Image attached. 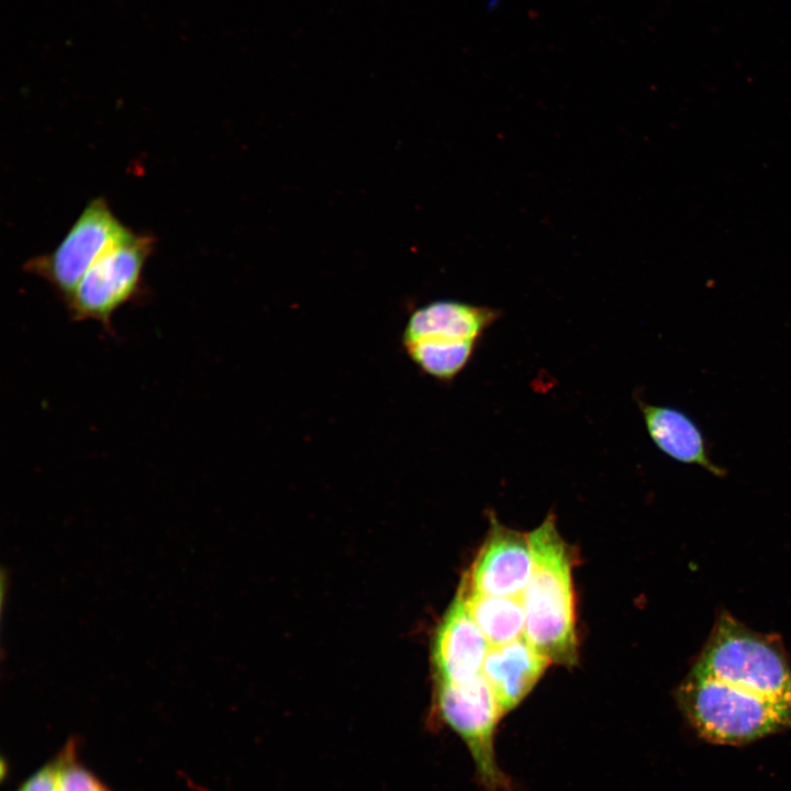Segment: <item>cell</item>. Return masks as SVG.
Masks as SVG:
<instances>
[{"label":"cell","mask_w":791,"mask_h":791,"mask_svg":"<svg viewBox=\"0 0 791 791\" xmlns=\"http://www.w3.org/2000/svg\"><path fill=\"white\" fill-rule=\"evenodd\" d=\"M533 572L521 595L524 637L550 662L577 660L572 554L550 514L528 534Z\"/></svg>","instance_id":"obj_1"},{"label":"cell","mask_w":791,"mask_h":791,"mask_svg":"<svg viewBox=\"0 0 791 791\" xmlns=\"http://www.w3.org/2000/svg\"><path fill=\"white\" fill-rule=\"evenodd\" d=\"M677 701L697 733L711 743L739 745L791 728V702L690 671Z\"/></svg>","instance_id":"obj_2"},{"label":"cell","mask_w":791,"mask_h":791,"mask_svg":"<svg viewBox=\"0 0 791 791\" xmlns=\"http://www.w3.org/2000/svg\"><path fill=\"white\" fill-rule=\"evenodd\" d=\"M691 671L791 702V667L779 642L718 615Z\"/></svg>","instance_id":"obj_3"},{"label":"cell","mask_w":791,"mask_h":791,"mask_svg":"<svg viewBox=\"0 0 791 791\" xmlns=\"http://www.w3.org/2000/svg\"><path fill=\"white\" fill-rule=\"evenodd\" d=\"M435 704L439 720L468 748L479 783L487 791H513L494 748L497 726L505 713L482 672L464 682H437Z\"/></svg>","instance_id":"obj_4"},{"label":"cell","mask_w":791,"mask_h":791,"mask_svg":"<svg viewBox=\"0 0 791 791\" xmlns=\"http://www.w3.org/2000/svg\"><path fill=\"white\" fill-rule=\"evenodd\" d=\"M154 238L133 233L105 252L64 300L75 321H97L112 330L115 312L142 291L143 270Z\"/></svg>","instance_id":"obj_5"},{"label":"cell","mask_w":791,"mask_h":791,"mask_svg":"<svg viewBox=\"0 0 791 791\" xmlns=\"http://www.w3.org/2000/svg\"><path fill=\"white\" fill-rule=\"evenodd\" d=\"M134 232L113 213L103 198L91 200L60 243L48 254L30 259L25 268L45 281L65 300L110 248Z\"/></svg>","instance_id":"obj_6"},{"label":"cell","mask_w":791,"mask_h":791,"mask_svg":"<svg viewBox=\"0 0 791 791\" xmlns=\"http://www.w3.org/2000/svg\"><path fill=\"white\" fill-rule=\"evenodd\" d=\"M532 572L533 555L528 535L491 517L488 536L464 581L484 594L519 598Z\"/></svg>","instance_id":"obj_7"},{"label":"cell","mask_w":791,"mask_h":791,"mask_svg":"<svg viewBox=\"0 0 791 791\" xmlns=\"http://www.w3.org/2000/svg\"><path fill=\"white\" fill-rule=\"evenodd\" d=\"M490 647L458 592L434 637L437 682H464L480 675Z\"/></svg>","instance_id":"obj_8"},{"label":"cell","mask_w":791,"mask_h":791,"mask_svg":"<svg viewBox=\"0 0 791 791\" xmlns=\"http://www.w3.org/2000/svg\"><path fill=\"white\" fill-rule=\"evenodd\" d=\"M501 311L456 300H436L415 308L401 332V345L415 342H479Z\"/></svg>","instance_id":"obj_9"},{"label":"cell","mask_w":791,"mask_h":791,"mask_svg":"<svg viewBox=\"0 0 791 791\" xmlns=\"http://www.w3.org/2000/svg\"><path fill=\"white\" fill-rule=\"evenodd\" d=\"M549 664L523 636L491 646L482 675L491 684L503 712L508 713L530 693Z\"/></svg>","instance_id":"obj_10"},{"label":"cell","mask_w":791,"mask_h":791,"mask_svg":"<svg viewBox=\"0 0 791 791\" xmlns=\"http://www.w3.org/2000/svg\"><path fill=\"white\" fill-rule=\"evenodd\" d=\"M637 403L646 431L660 452L679 463L699 466L714 476L725 475V470L712 460L702 431L688 414L643 400Z\"/></svg>","instance_id":"obj_11"},{"label":"cell","mask_w":791,"mask_h":791,"mask_svg":"<svg viewBox=\"0 0 791 791\" xmlns=\"http://www.w3.org/2000/svg\"><path fill=\"white\" fill-rule=\"evenodd\" d=\"M459 592L467 609L491 646L524 636L525 611L521 597H498L478 592L463 581Z\"/></svg>","instance_id":"obj_12"},{"label":"cell","mask_w":791,"mask_h":791,"mask_svg":"<svg viewBox=\"0 0 791 791\" xmlns=\"http://www.w3.org/2000/svg\"><path fill=\"white\" fill-rule=\"evenodd\" d=\"M478 343L477 341L415 342L401 346L406 357L423 375L448 383L467 367Z\"/></svg>","instance_id":"obj_13"},{"label":"cell","mask_w":791,"mask_h":791,"mask_svg":"<svg viewBox=\"0 0 791 791\" xmlns=\"http://www.w3.org/2000/svg\"><path fill=\"white\" fill-rule=\"evenodd\" d=\"M77 738H69L54 756L57 791H111L79 758Z\"/></svg>","instance_id":"obj_14"},{"label":"cell","mask_w":791,"mask_h":791,"mask_svg":"<svg viewBox=\"0 0 791 791\" xmlns=\"http://www.w3.org/2000/svg\"><path fill=\"white\" fill-rule=\"evenodd\" d=\"M15 791H57L54 759L40 767Z\"/></svg>","instance_id":"obj_15"}]
</instances>
